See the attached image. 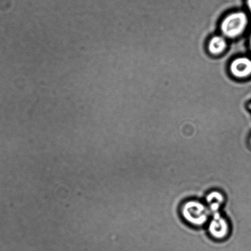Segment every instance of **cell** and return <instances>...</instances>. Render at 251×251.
Listing matches in <instances>:
<instances>
[{
    "label": "cell",
    "mask_w": 251,
    "mask_h": 251,
    "mask_svg": "<svg viewBox=\"0 0 251 251\" xmlns=\"http://www.w3.org/2000/svg\"><path fill=\"white\" fill-rule=\"evenodd\" d=\"M245 5L251 15V0H245Z\"/></svg>",
    "instance_id": "obj_7"
},
{
    "label": "cell",
    "mask_w": 251,
    "mask_h": 251,
    "mask_svg": "<svg viewBox=\"0 0 251 251\" xmlns=\"http://www.w3.org/2000/svg\"><path fill=\"white\" fill-rule=\"evenodd\" d=\"M209 208L199 201H189L184 204L182 209V216L185 220L192 225L200 226H203L208 220Z\"/></svg>",
    "instance_id": "obj_2"
},
{
    "label": "cell",
    "mask_w": 251,
    "mask_h": 251,
    "mask_svg": "<svg viewBox=\"0 0 251 251\" xmlns=\"http://www.w3.org/2000/svg\"><path fill=\"white\" fill-rule=\"evenodd\" d=\"M213 219L209 225V231L213 237L218 240L226 237L230 231V226L226 219L221 215L219 211L211 212Z\"/></svg>",
    "instance_id": "obj_3"
},
{
    "label": "cell",
    "mask_w": 251,
    "mask_h": 251,
    "mask_svg": "<svg viewBox=\"0 0 251 251\" xmlns=\"http://www.w3.org/2000/svg\"></svg>",
    "instance_id": "obj_9"
},
{
    "label": "cell",
    "mask_w": 251,
    "mask_h": 251,
    "mask_svg": "<svg viewBox=\"0 0 251 251\" xmlns=\"http://www.w3.org/2000/svg\"><path fill=\"white\" fill-rule=\"evenodd\" d=\"M206 201L209 204V211H218L224 203V197L223 194L218 191H213L206 197Z\"/></svg>",
    "instance_id": "obj_6"
},
{
    "label": "cell",
    "mask_w": 251,
    "mask_h": 251,
    "mask_svg": "<svg viewBox=\"0 0 251 251\" xmlns=\"http://www.w3.org/2000/svg\"><path fill=\"white\" fill-rule=\"evenodd\" d=\"M249 44H250V50L251 51V33L250 37V41H249Z\"/></svg>",
    "instance_id": "obj_8"
},
{
    "label": "cell",
    "mask_w": 251,
    "mask_h": 251,
    "mask_svg": "<svg viewBox=\"0 0 251 251\" xmlns=\"http://www.w3.org/2000/svg\"><path fill=\"white\" fill-rule=\"evenodd\" d=\"M227 48L226 39L223 35L213 36L209 39L207 50L210 54L218 56L223 54Z\"/></svg>",
    "instance_id": "obj_5"
},
{
    "label": "cell",
    "mask_w": 251,
    "mask_h": 251,
    "mask_svg": "<svg viewBox=\"0 0 251 251\" xmlns=\"http://www.w3.org/2000/svg\"><path fill=\"white\" fill-rule=\"evenodd\" d=\"M248 25L249 18L246 12L241 10L231 12L221 22L222 35L226 39L234 40L245 32Z\"/></svg>",
    "instance_id": "obj_1"
},
{
    "label": "cell",
    "mask_w": 251,
    "mask_h": 251,
    "mask_svg": "<svg viewBox=\"0 0 251 251\" xmlns=\"http://www.w3.org/2000/svg\"><path fill=\"white\" fill-rule=\"evenodd\" d=\"M229 71L236 79H247L251 76V58L245 56L235 58L229 65Z\"/></svg>",
    "instance_id": "obj_4"
}]
</instances>
